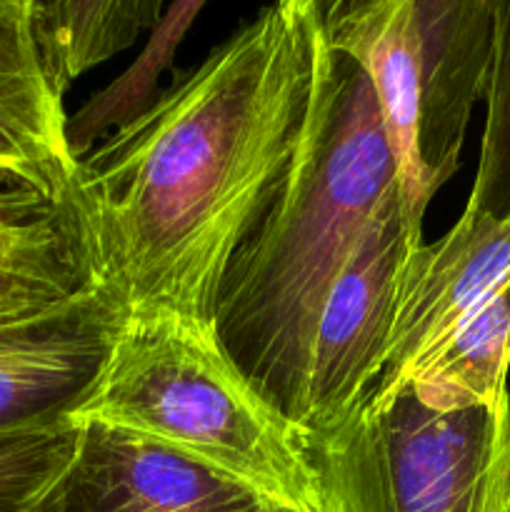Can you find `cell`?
I'll return each instance as SVG.
<instances>
[{
    "mask_svg": "<svg viewBox=\"0 0 510 512\" xmlns=\"http://www.w3.org/2000/svg\"><path fill=\"white\" fill-rule=\"evenodd\" d=\"M315 28L318 0L263 8L78 163L95 280L125 318L165 310L213 328L230 260L303 135Z\"/></svg>",
    "mask_w": 510,
    "mask_h": 512,
    "instance_id": "6da1fadb",
    "label": "cell"
},
{
    "mask_svg": "<svg viewBox=\"0 0 510 512\" xmlns=\"http://www.w3.org/2000/svg\"><path fill=\"white\" fill-rule=\"evenodd\" d=\"M398 198L378 98L363 70L330 48L318 15L303 135L273 205L230 260L213 318L233 363L298 425L325 298Z\"/></svg>",
    "mask_w": 510,
    "mask_h": 512,
    "instance_id": "7a4b0ae2",
    "label": "cell"
},
{
    "mask_svg": "<svg viewBox=\"0 0 510 512\" xmlns=\"http://www.w3.org/2000/svg\"><path fill=\"white\" fill-rule=\"evenodd\" d=\"M70 423L163 445L270 508L320 512L313 438L250 383L213 328L175 313L125 318Z\"/></svg>",
    "mask_w": 510,
    "mask_h": 512,
    "instance_id": "3957f363",
    "label": "cell"
},
{
    "mask_svg": "<svg viewBox=\"0 0 510 512\" xmlns=\"http://www.w3.org/2000/svg\"><path fill=\"white\" fill-rule=\"evenodd\" d=\"M320 512H510V395L428 410L410 390L313 440Z\"/></svg>",
    "mask_w": 510,
    "mask_h": 512,
    "instance_id": "277c9868",
    "label": "cell"
},
{
    "mask_svg": "<svg viewBox=\"0 0 510 512\" xmlns=\"http://www.w3.org/2000/svg\"><path fill=\"white\" fill-rule=\"evenodd\" d=\"M423 243L393 200L330 288L310 345L300 428L323 438L373 395L410 253Z\"/></svg>",
    "mask_w": 510,
    "mask_h": 512,
    "instance_id": "5b68a950",
    "label": "cell"
},
{
    "mask_svg": "<svg viewBox=\"0 0 510 512\" xmlns=\"http://www.w3.org/2000/svg\"><path fill=\"white\" fill-rule=\"evenodd\" d=\"M505 290H510V218L463 210L443 238L420 243L405 263L383 370L363 408H385L435 348Z\"/></svg>",
    "mask_w": 510,
    "mask_h": 512,
    "instance_id": "8992f818",
    "label": "cell"
},
{
    "mask_svg": "<svg viewBox=\"0 0 510 512\" xmlns=\"http://www.w3.org/2000/svg\"><path fill=\"white\" fill-rule=\"evenodd\" d=\"M125 313L100 285L0 325V435L70 420L98 380Z\"/></svg>",
    "mask_w": 510,
    "mask_h": 512,
    "instance_id": "52a82bcc",
    "label": "cell"
},
{
    "mask_svg": "<svg viewBox=\"0 0 510 512\" xmlns=\"http://www.w3.org/2000/svg\"><path fill=\"white\" fill-rule=\"evenodd\" d=\"M250 490L150 440L78 425L43 512H263Z\"/></svg>",
    "mask_w": 510,
    "mask_h": 512,
    "instance_id": "ba28073f",
    "label": "cell"
},
{
    "mask_svg": "<svg viewBox=\"0 0 510 512\" xmlns=\"http://www.w3.org/2000/svg\"><path fill=\"white\" fill-rule=\"evenodd\" d=\"M318 15L330 48L363 70L378 98L398 170L405 220L423 235L425 208L435 188L420 155V35L415 0H318Z\"/></svg>",
    "mask_w": 510,
    "mask_h": 512,
    "instance_id": "9c48e42d",
    "label": "cell"
},
{
    "mask_svg": "<svg viewBox=\"0 0 510 512\" xmlns=\"http://www.w3.org/2000/svg\"><path fill=\"white\" fill-rule=\"evenodd\" d=\"M420 35V155L435 193L458 170L465 130L485 98L495 0H415Z\"/></svg>",
    "mask_w": 510,
    "mask_h": 512,
    "instance_id": "30bf717a",
    "label": "cell"
},
{
    "mask_svg": "<svg viewBox=\"0 0 510 512\" xmlns=\"http://www.w3.org/2000/svg\"><path fill=\"white\" fill-rule=\"evenodd\" d=\"M95 285L78 198L60 203L0 178V325L38 318Z\"/></svg>",
    "mask_w": 510,
    "mask_h": 512,
    "instance_id": "8fae6325",
    "label": "cell"
},
{
    "mask_svg": "<svg viewBox=\"0 0 510 512\" xmlns=\"http://www.w3.org/2000/svg\"><path fill=\"white\" fill-rule=\"evenodd\" d=\"M65 125L63 98L40 68L30 0H0V175L50 200H75L78 160Z\"/></svg>",
    "mask_w": 510,
    "mask_h": 512,
    "instance_id": "7c38bea8",
    "label": "cell"
},
{
    "mask_svg": "<svg viewBox=\"0 0 510 512\" xmlns=\"http://www.w3.org/2000/svg\"><path fill=\"white\" fill-rule=\"evenodd\" d=\"M160 10V0H30V30L50 88L63 98L80 75L153 30Z\"/></svg>",
    "mask_w": 510,
    "mask_h": 512,
    "instance_id": "4fadbf2b",
    "label": "cell"
},
{
    "mask_svg": "<svg viewBox=\"0 0 510 512\" xmlns=\"http://www.w3.org/2000/svg\"><path fill=\"white\" fill-rule=\"evenodd\" d=\"M510 290L495 295L478 315L435 348L405 390L435 413L495 408L510 395Z\"/></svg>",
    "mask_w": 510,
    "mask_h": 512,
    "instance_id": "5bb4252c",
    "label": "cell"
},
{
    "mask_svg": "<svg viewBox=\"0 0 510 512\" xmlns=\"http://www.w3.org/2000/svg\"><path fill=\"white\" fill-rule=\"evenodd\" d=\"M203 8V0L170 5L168 15H163L150 30V40L140 58L113 85L95 95L88 105L80 108V113H75L68 120V125H65L68 148L78 163L95 148L98 140L103 143L108 138V130L115 133V130L125 128L130 120H135L143 110L150 108V103L155 100L158 78L170 65L175 48Z\"/></svg>",
    "mask_w": 510,
    "mask_h": 512,
    "instance_id": "9a60e30c",
    "label": "cell"
},
{
    "mask_svg": "<svg viewBox=\"0 0 510 512\" xmlns=\"http://www.w3.org/2000/svg\"><path fill=\"white\" fill-rule=\"evenodd\" d=\"M485 128L465 210L510 218V0H495V48L485 88Z\"/></svg>",
    "mask_w": 510,
    "mask_h": 512,
    "instance_id": "2e32d148",
    "label": "cell"
},
{
    "mask_svg": "<svg viewBox=\"0 0 510 512\" xmlns=\"http://www.w3.org/2000/svg\"><path fill=\"white\" fill-rule=\"evenodd\" d=\"M78 425L63 420L0 435V512H43V500L68 465Z\"/></svg>",
    "mask_w": 510,
    "mask_h": 512,
    "instance_id": "e0dca14e",
    "label": "cell"
},
{
    "mask_svg": "<svg viewBox=\"0 0 510 512\" xmlns=\"http://www.w3.org/2000/svg\"><path fill=\"white\" fill-rule=\"evenodd\" d=\"M263 512H290V510H280V508H270V505H265Z\"/></svg>",
    "mask_w": 510,
    "mask_h": 512,
    "instance_id": "ac0fdd59",
    "label": "cell"
},
{
    "mask_svg": "<svg viewBox=\"0 0 510 512\" xmlns=\"http://www.w3.org/2000/svg\"><path fill=\"white\" fill-rule=\"evenodd\" d=\"M0 178H3V175H0ZM8 180H10V178H8Z\"/></svg>",
    "mask_w": 510,
    "mask_h": 512,
    "instance_id": "d6986e66",
    "label": "cell"
}]
</instances>
